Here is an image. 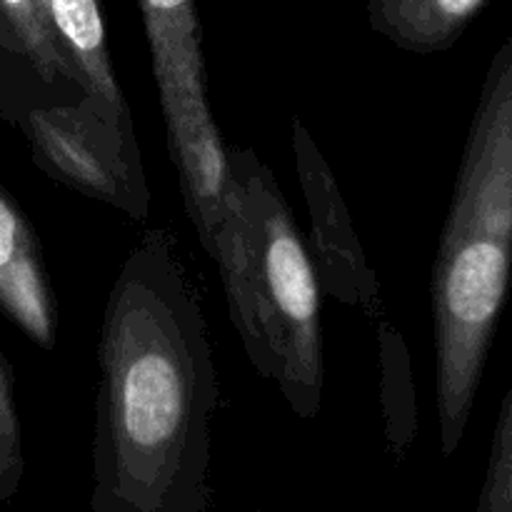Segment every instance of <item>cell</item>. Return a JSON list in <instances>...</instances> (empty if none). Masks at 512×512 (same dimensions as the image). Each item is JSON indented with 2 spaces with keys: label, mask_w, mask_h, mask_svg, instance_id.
Listing matches in <instances>:
<instances>
[{
  "label": "cell",
  "mask_w": 512,
  "mask_h": 512,
  "mask_svg": "<svg viewBox=\"0 0 512 512\" xmlns=\"http://www.w3.org/2000/svg\"><path fill=\"white\" fill-rule=\"evenodd\" d=\"M93 512H208L218 365L178 238L145 230L98 330Z\"/></svg>",
  "instance_id": "1"
},
{
  "label": "cell",
  "mask_w": 512,
  "mask_h": 512,
  "mask_svg": "<svg viewBox=\"0 0 512 512\" xmlns=\"http://www.w3.org/2000/svg\"><path fill=\"white\" fill-rule=\"evenodd\" d=\"M512 278V35L493 55L433 265L440 450L468 430Z\"/></svg>",
  "instance_id": "2"
},
{
  "label": "cell",
  "mask_w": 512,
  "mask_h": 512,
  "mask_svg": "<svg viewBox=\"0 0 512 512\" xmlns=\"http://www.w3.org/2000/svg\"><path fill=\"white\" fill-rule=\"evenodd\" d=\"M205 253L215 260L230 320L255 373L298 418L323 408L320 283L273 170L250 148H228L218 213Z\"/></svg>",
  "instance_id": "3"
},
{
  "label": "cell",
  "mask_w": 512,
  "mask_h": 512,
  "mask_svg": "<svg viewBox=\"0 0 512 512\" xmlns=\"http://www.w3.org/2000/svg\"><path fill=\"white\" fill-rule=\"evenodd\" d=\"M138 8L158 85L170 160L190 223L200 245H205L223 193L228 145L223 143L208 103L198 5L195 0H138Z\"/></svg>",
  "instance_id": "4"
},
{
  "label": "cell",
  "mask_w": 512,
  "mask_h": 512,
  "mask_svg": "<svg viewBox=\"0 0 512 512\" xmlns=\"http://www.w3.org/2000/svg\"><path fill=\"white\" fill-rule=\"evenodd\" d=\"M33 163L48 178L133 220L150 215V185L130 108L98 95L35 100L18 118Z\"/></svg>",
  "instance_id": "5"
},
{
  "label": "cell",
  "mask_w": 512,
  "mask_h": 512,
  "mask_svg": "<svg viewBox=\"0 0 512 512\" xmlns=\"http://www.w3.org/2000/svg\"><path fill=\"white\" fill-rule=\"evenodd\" d=\"M290 140H293L298 183L310 218L308 253L318 273L320 293L338 300L340 305L360 310L370 320L383 318V288L365 258L350 210L328 160L300 118L290 120Z\"/></svg>",
  "instance_id": "6"
},
{
  "label": "cell",
  "mask_w": 512,
  "mask_h": 512,
  "mask_svg": "<svg viewBox=\"0 0 512 512\" xmlns=\"http://www.w3.org/2000/svg\"><path fill=\"white\" fill-rule=\"evenodd\" d=\"M0 310L43 350L58 343V300L38 233L0 188Z\"/></svg>",
  "instance_id": "7"
},
{
  "label": "cell",
  "mask_w": 512,
  "mask_h": 512,
  "mask_svg": "<svg viewBox=\"0 0 512 512\" xmlns=\"http://www.w3.org/2000/svg\"><path fill=\"white\" fill-rule=\"evenodd\" d=\"M488 0H368V23L380 38L415 55L453 48Z\"/></svg>",
  "instance_id": "8"
},
{
  "label": "cell",
  "mask_w": 512,
  "mask_h": 512,
  "mask_svg": "<svg viewBox=\"0 0 512 512\" xmlns=\"http://www.w3.org/2000/svg\"><path fill=\"white\" fill-rule=\"evenodd\" d=\"M43 5L83 93L98 95L113 108H128L110 60L100 0H43Z\"/></svg>",
  "instance_id": "9"
},
{
  "label": "cell",
  "mask_w": 512,
  "mask_h": 512,
  "mask_svg": "<svg viewBox=\"0 0 512 512\" xmlns=\"http://www.w3.org/2000/svg\"><path fill=\"white\" fill-rule=\"evenodd\" d=\"M378 373L380 410L385 440L398 458H405L418 435V393H415L413 358L403 333L388 318H378Z\"/></svg>",
  "instance_id": "10"
},
{
  "label": "cell",
  "mask_w": 512,
  "mask_h": 512,
  "mask_svg": "<svg viewBox=\"0 0 512 512\" xmlns=\"http://www.w3.org/2000/svg\"><path fill=\"white\" fill-rule=\"evenodd\" d=\"M0 45L23 58L48 88L83 90L55 40L43 0H0Z\"/></svg>",
  "instance_id": "11"
},
{
  "label": "cell",
  "mask_w": 512,
  "mask_h": 512,
  "mask_svg": "<svg viewBox=\"0 0 512 512\" xmlns=\"http://www.w3.org/2000/svg\"><path fill=\"white\" fill-rule=\"evenodd\" d=\"M475 512H512V383L500 405L488 470Z\"/></svg>",
  "instance_id": "12"
},
{
  "label": "cell",
  "mask_w": 512,
  "mask_h": 512,
  "mask_svg": "<svg viewBox=\"0 0 512 512\" xmlns=\"http://www.w3.org/2000/svg\"><path fill=\"white\" fill-rule=\"evenodd\" d=\"M23 478V435L15 405L13 373L0 355V500L10 498Z\"/></svg>",
  "instance_id": "13"
},
{
  "label": "cell",
  "mask_w": 512,
  "mask_h": 512,
  "mask_svg": "<svg viewBox=\"0 0 512 512\" xmlns=\"http://www.w3.org/2000/svg\"><path fill=\"white\" fill-rule=\"evenodd\" d=\"M258 512H265V510H258Z\"/></svg>",
  "instance_id": "14"
}]
</instances>
